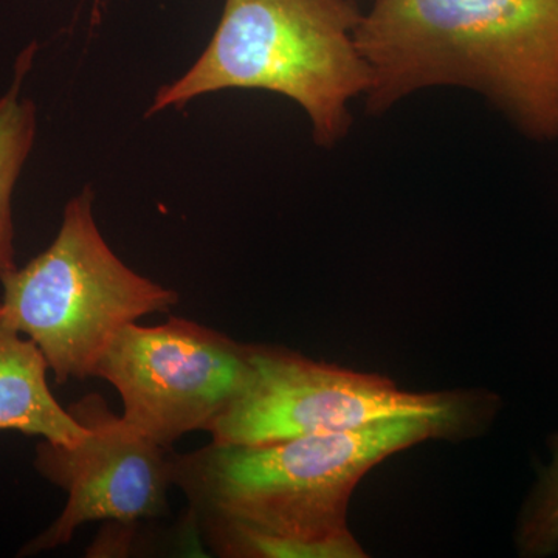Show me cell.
Segmentation results:
<instances>
[{
	"mask_svg": "<svg viewBox=\"0 0 558 558\" xmlns=\"http://www.w3.org/2000/svg\"><path fill=\"white\" fill-rule=\"evenodd\" d=\"M253 344L191 319L121 328L95 368L123 402L124 421L160 446L211 432L252 374Z\"/></svg>",
	"mask_w": 558,
	"mask_h": 558,
	"instance_id": "obj_5",
	"label": "cell"
},
{
	"mask_svg": "<svg viewBox=\"0 0 558 558\" xmlns=\"http://www.w3.org/2000/svg\"><path fill=\"white\" fill-rule=\"evenodd\" d=\"M36 44L22 51L10 89L0 98V279L17 269L14 248L13 194L35 145L38 116L22 84L32 69Z\"/></svg>",
	"mask_w": 558,
	"mask_h": 558,
	"instance_id": "obj_9",
	"label": "cell"
},
{
	"mask_svg": "<svg viewBox=\"0 0 558 558\" xmlns=\"http://www.w3.org/2000/svg\"><path fill=\"white\" fill-rule=\"evenodd\" d=\"M497 399L440 414L381 418L365 427L266 444L213 442L172 453V483L219 557L360 558L349 499L371 469L432 439L484 427Z\"/></svg>",
	"mask_w": 558,
	"mask_h": 558,
	"instance_id": "obj_1",
	"label": "cell"
},
{
	"mask_svg": "<svg viewBox=\"0 0 558 558\" xmlns=\"http://www.w3.org/2000/svg\"><path fill=\"white\" fill-rule=\"evenodd\" d=\"M362 16L355 0H226L207 49L146 116L215 92L267 90L301 106L315 142L333 146L351 128L349 102L373 81L355 43Z\"/></svg>",
	"mask_w": 558,
	"mask_h": 558,
	"instance_id": "obj_3",
	"label": "cell"
},
{
	"mask_svg": "<svg viewBox=\"0 0 558 558\" xmlns=\"http://www.w3.org/2000/svg\"><path fill=\"white\" fill-rule=\"evenodd\" d=\"M355 43L371 113L414 92H476L534 142L558 140V0H374Z\"/></svg>",
	"mask_w": 558,
	"mask_h": 558,
	"instance_id": "obj_2",
	"label": "cell"
},
{
	"mask_svg": "<svg viewBox=\"0 0 558 558\" xmlns=\"http://www.w3.org/2000/svg\"><path fill=\"white\" fill-rule=\"evenodd\" d=\"M49 371L43 352L14 328L0 303V432L73 446L89 429L51 395Z\"/></svg>",
	"mask_w": 558,
	"mask_h": 558,
	"instance_id": "obj_8",
	"label": "cell"
},
{
	"mask_svg": "<svg viewBox=\"0 0 558 558\" xmlns=\"http://www.w3.org/2000/svg\"><path fill=\"white\" fill-rule=\"evenodd\" d=\"M92 208L94 193L84 189L65 205L49 248L0 279L7 317L43 352L58 384L92 379L121 328L179 303L175 290L113 253Z\"/></svg>",
	"mask_w": 558,
	"mask_h": 558,
	"instance_id": "obj_4",
	"label": "cell"
},
{
	"mask_svg": "<svg viewBox=\"0 0 558 558\" xmlns=\"http://www.w3.org/2000/svg\"><path fill=\"white\" fill-rule=\"evenodd\" d=\"M492 399L481 392L403 391L387 377L253 344L247 385L209 433L213 442H277L365 427L381 418L472 409Z\"/></svg>",
	"mask_w": 558,
	"mask_h": 558,
	"instance_id": "obj_6",
	"label": "cell"
},
{
	"mask_svg": "<svg viewBox=\"0 0 558 558\" xmlns=\"http://www.w3.org/2000/svg\"><path fill=\"white\" fill-rule=\"evenodd\" d=\"M550 449L553 462L521 517L519 545L527 557L550 556L558 550V435L550 439Z\"/></svg>",
	"mask_w": 558,
	"mask_h": 558,
	"instance_id": "obj_10",
	"label": "cell"
},
{
	"mask_svg": "<svg viewBox=\"0 0 558 558\" xmlns=\"http://www.w3.org/2000/svg\"><path fill=\"white\" fill-rule=\"evenodd\" d=\"M70 414L89 433L73 446L39 439L36 472L62 488L68 502L53 523L31 539L21 556L69 545L83 524L113 521L132 527L168 512L172 453L117 416L100 395L70 403Z\"/></svg>",
	"mask_w": 558,
	"mask_h": 558,
	"instance_id": "obj_7",
	"label": "cell"
}]
</instances>
